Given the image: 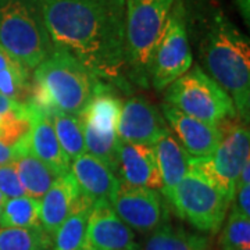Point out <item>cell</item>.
<instances>
[{"label": "cell", "instance_id": "cell-1", "mask_svg": "<svg viewBox=\"0 0 250 250\" xmlns=\"http://www.w3.org/2000/svg\"><path fill=\"white\" fill-rule=\"evenodd\" d=\"M56 47L71 53L99 80L121 85L125 64V0H43Z\"/></svg>", "mask_w": 250, "mask_h": 250}, {"label": "cell", "instance_id": "cell-2", "mask_svg": "<svg viewBox=\"0 0 250 250\" xmlns=\"http://www.w3.org/2000/svg\"><path fill=\"white\" fill-rule=\"evenodd\" d=\"M197 42L199 60L213 80L231 96L236 114L249 124L250 43L249 38L220 9L207 13Z\"/></svg>", "mask_w": 250, "mask_h": 250}, {"label": "cell", "instance_id": "cell-3", "mask_svg": "<svg viewBox=\"0 0 250 250\" xmlns=\"http://www.w3.org/2000/svg\"><path fill=\"white\" fill-rule=\"evenodd\" d=\"M0 47L36 68L53 52L43 0H0Z\"/></svg>", "mask_w": 250, "mask_h": 250}, {"label": "cell", "instance_id": "cell-4", "mask_svg": "<svg viewBox=\"0 0 250 250\" xmlns=\"http://www.w3.org/2000/svg\"><path fill=\"white\" fill-rule=\"evenodd\" d=\"M175 0H125V64L131 80L149 83L150 60Z\"/></svg>", "mask_w": 250, "mask_h": 250}, {"label": "cell", "instance_id": "cell-5", "mask_svg": "<svg viewBox=\"0 0 250 250\" xmlns=\"http://www.w3.org/2000/svg\"><path fill=\"white\" fill-rule=\"evenodd\" d=\"M32 78L45 88L57 110L72 116L82 114L100 82L71 53L56 46Z\"/></svg>", "mask_w": 250, "mask_h": 250}, {"label": "cell", "instance_id": "cell-6", "mask_svg": "<svg viewBox=\"0 0 250 250\" xmlns=\"http://www.w3.org/2000/svg\"><path fill=\"white\" fill-rule=\"evenodd\" d=\"M163 195L181 220L196 231L210 235L221 229L232 203L208 179L192 170Z\"/></svg>", "mask_w": 250, "mask_h": 250}, {"label": "cell", "instance_id": "cell-7", "mask_svg": "<svg viewBox=\"0 0 250 250\" xmlns=\"http://www.w3.org/2000/svg\"><path fill=\"white\" fill-rule=\"evenodd\" d=\"M218 128L221 139L213 154L203 157L190 156L189 170L208 179L232 202L239 174L249 160V124L235 117L218 124Z\"/></svg>", "mask_w": 250, "mask_h": 250}, {"label": "cell", "instance_id": "cell-8", "mask_svg": "<svg viewBox=\"0 0 250 250\" xmlns=\"http://www.w3.org/2000/svg\"><path fill=\"white\" fill-rule=\"evenodd\" d=\"M166 100L188 116L207 124H221L238 117L231 96L199 65L170 83Z\"/></svg>", "mask_w": 250, "mask_h": 250}, {"label": "cell", "instance_id": "cell-9", "mask_svg": "<svg viewBox=\"0 0 250 250\" xmlns=\"http://www.w3.org/2000/svg\"><path fill=\"white\" fill-rule=\"evenodd\" d=\"M193 56L188 35V11L182 0H175L167 22L153 50L149 83L164 90L192 67Z\"/></svg>", "mask_w": 250, "mask_h": 250}, {"label": "cell", "instance_id": "cell-10", "mask_svg": "<svg viewBox=\"0 0 250 250\" xmlns=\"http://www.w3.org/2000/svg\"><path fill=\"white\" fill-rule=\"evenodd\" d=\"M111 206L131 229L141 233H150L170 223V208L159 189L121 184Z\"/></svg>", "mask_w": 250, "mask_h": 250}, {"label": "cell", "instance_id": "cell-11", "mask_svg": "<svg viewBox=\"0 0 250 250\" xmlns=\"http://www.w3.org/2000/svg\"><path fill=\"white\" fill-rule=\"evenodd\" d=\"M167 129L166 118L147 99L131 98L123 104L117 126L120 141L153 146Z\"/></svg>", "mask_w": 250, "mask_h": 250}, {"label": "cell", "instance_id": "cell-12", "mask_svg": "<svg viewBox=\"0 0 250 250\" xmlns=\"http://www.w3.org/2000/svg\"><path fill=\"white\" fill-rule=\"evenodd\" d=\"M86 243L99 250H139L132 229L106 199L96 200L89 214Z\"/></svg>", "mask_w": 250, "mask_h": 250}, {"label": "cell", "instance_id": "cell-13", "mask_svg": "<svg viewBox=\"0 0 250 250\" xmlns=\"http://www.w3.org/2000/svg\"><path fill=\"white\" fill-rule=\"evenodd\" d=\"M163 117L168 121L172 131L177 134L181 145L190 156L203 157L213 154L221 139L218 125L207 124L195 117L182 113L170 103L161 104Z\"/></svg>", "mask_w": 250, "mask_h": 250}, {"label": "cell", "instance_id": "cell-14", "mask_svg": "<svg viewBox=\"0 0 250 250\" xmlns=\"http://www.w3.org/2000/svg\"><path fill=\"white\" fill-rule=\"evenodd\" d=\"M121 184L159 189L163 187L153 146L120 141L118 168Z\"/></svg>", "mask_w": 250, "mask_h": 250}, {"label": "cell", "instance_id": "cell-15", "mask_svg": "<svg viewBox=\"0 0 250 250\" xmlns=\"http://www.w3.org/2000/svg\"><path fill=\"white\" fill-rule=\"evenodd\" d=\"M71 174L82 195L96 202L106 199L110 203L116 197L121 181L106 163L89 153H82L71 163Z\"/></svg>", "mask_w": 250, "mask_h": 250}, {"label": "cell", "instance_id": "cell-16", "mask_svg": "<svg viewBox=\"0 0 250 250\" xmlns=\"http://www.w3.org/2000/svg\"><path fill=\"white\" fill-rule=\"evenodd\" d=\"M81 195L71 171L57 177L49 190L39 199V220L46 232L53 236L56 229L75 207Z\"/></svg>", "mask_w": 250, "mask_h": 250}, {"label": "cell", "instance_id": "cell-17", "mask_svg": "<svg viewBox=\"0 0 250 250\" xmlns=\"http://www.w3.org/2000/svg\"><path fill=\"white\" fill-rule=\"evenodd\" d=\"M25 103L31 117L29 143L32 153L57 175L68 172L71 168V160L62 150V145L54 132L52 121L43 113L34 107L29 102Z\"/></svg>", "mask_w": 250, "mask_h": 250}, {"label": "cell", "instance_id": "cell-18", "mask_svg": "<svg viewBox=\"0 0 250 250\" xmlns=\"http://www.w3.org/2000/svg\"><path fill=\"white\" fill-rule=\"evenodd\" d=\"M13 150L16 154L13 164L16 167L25 195L39 200L60 175H57L52 168H49L43 161L39 160L32 153L29 134L21 142H18L13 147Z\"/></svg>", "mask_w": 250, "mask_h": 250}, {"label": "cell", "instance_id": "cell-19", "mask_svg": "<svg viewBox=\"0 0 250 250\" xmlns=\"http://www.w3.org/2000/svg\"><path fill=\"white\" fill-rule=\"evenodd\" d=\"M157 166L160 170L163 187L160 192L174 188L189 172L190 154L185 150L179 141L168 128L153 145Z\"/></svg>", "mask_w": 250, "mask_h": 250}, {"label": "cell", "instance_id": "cell-20", "mask_svg": "<svg viewBox=\"0 0 250 250\" xmlns=\"http://www.w3.org/2000/svg\"><path fill=\"white\" fill-rule=\"evenodd\" d=\"M123 102L113 92L110 83L99 82L98 88L90 99L81 118L85 124L102 134L117 132Z\"/></svg>", "mask_w": 250, "mask_h": 250}, {"label": "cell", "instance_id": "cell-21", "mask_svg": "<svg viewBox=\"0 0 250 250\" xmlns=\"http://www.w3.org/2000/svg\"><path fill=\"white\" fill-rule=\"evenodd\" d=\"M93 203L95 202L89 197L81 195L71 213L60 224L52 236L53 250H82L88 245L86 232Z\"/></svg>", "mask_w": 250, "mask_h": 250}, {"label": "cell", "instance_id": "cell-22", "mask_svg": "<svg viewBox=\"0 0 250 250\" xmlns=\"http://www.w3.org/2000/svg\"><path fill=\"white\" fill-rule=\"evenodd\" d=\"M139 250H210V241L205 235L167 223L147 233Z\"/></svg>", "mask_w": 250, "mask_h": 250}, {"label": "cell", "instance_id": "cell-23", "mask_svg": "<svg viewBox=\"0 0 250 250\" xmlns=\"http://www.w3.org/2000/svg\"><path fill=\"white\" fill-rule=\"evenodd\" d=\"M32 85L29 68L0 47V93L17 103L27 102Z\"/></svg>", "mask_w": 250, "mask_h": 250}, {"label": "cell", "instance_id": "cell-24", "mask_svg": "<svg viewBox=\"0 0 250 250\" xmlns=\"http://www.w3.org/2000/svg\"><path fill=\"white\" fill-rule=\"evenodd\" d=\"M47 118L52 121L56 136L70 160L72 161L75 157L85 153L83 123L81 116H72L56 110Z\"/></svg>", "mask_w": 250, "mask_h": 250}, {"label": "cell", "instance_id": "cell-25", "mask_svg": "<svg viewBox=\"0 0 250 250\" xmlns=\"http://www.w3.org/2000/svg\"><path fill=\"white\" fill-rule=\"evenodd\" d=\"M1 228H32L41 227L39 200L27 195L18 197H6L1 213Z\"/></svg>", "mask_w": 250, "mask_h": 250}, {"label": "cell", "instance_id": "cell-26", "mask_svg": "<svg viewBox=\"0 0 250 250\" xmlns=\"http://www.w3.org/2000/svg\"><path fill=\"white\" fill-rule=\"evenodd\" d=\"M52 235L43 227L0 228V250H50Z\"/></svg>", "mask_w": 250, "mask_h": 250}, {"label": "cell", "instance_id": "cell-27", "mask_svg": "<svg viewBox=\"0 0 250 250\" xmlns=\"http://www.w3.org/2000/svg\"><path fill=\"white\" fill-rule=\"evenodd\" d=\"M31 131V117L27 103H18L14 108L0 116V142L14 147Z\"/></svg>", "mask_w": 250, "mask_h": 250}, {"label": "cell", "instance_id": "cell-28", "mask_svg": "<svg viewBox=\"0 0 250 250\" xmlns=\"http://www.w3.org/2000/svg\"><path fill=\"white\" fill-rule=\"evenodd\" d=\"M221 228V250L250 249V217L241 214L235 208H231L229 215L225 217Z\"/></svg>", "mask_w": 250, "mask_h": 250}, {"label": "cell", "instance_id": "cell-29", "mask_svg": "<svg viewBox=\"0 0 250 250\" xmlns=\"http://www.w3.org/2000/svg\"><path fill=\"white\" fill-rule=\"evenodd\" d=\"M0 193L4 195V197H18L25 195L13 161L0 164Z\"/></svg>", "mask_w": 250, "mask_h": 250}, {"label": "cell", "instance_id": "cell-30", "mask_svg": "<svg viewBox=\"0 0 250 250\" xmlns=\"http://www.w3.org/2000/svg\"><path fill=\"white\" fill-rule=\"evenodd\" d=\"M233 199H235V203L232 208L239 211L241 214L250 217V184L239 185L236 188Z\"/></svg>", "mask_w": 250, "mask_h": 250}, {"label": "cell", "instance_id": "cell-31", "mask_svg": "<svg viewBox=\"0 0 250 250\" xmlns=\"http://www.w3.org/2000/svg\"><path fill=\"white\" fill-rule=\"evenodd\" d=\"M233 4L236 6L238 11L241 13L243 21L246 22V25L250 24V0H232Z\"/></svg>", "mask_w": 250, "mask_h": 250}, {"label": "cell", "instance_id": "cell-32", "mask_svg": "<svg viewBox=\"0 0 250 250\" xmlns=\"http://www.w3.org/2000/svg\"><path fill=\"white\" fill-rule=\"evenodd\" d=\"M14 157H16L14 150L11 147H9V146H6V145H3V143L0 142V164L11 163V161L14 160Z\"/></svg>", "mask_w": 250, "mask_h": 250}, {"label": "cell", "instance_id": "cell-33", "mask_svg": "<svg viewBox=\"0 0 250 250\" xmlns=\"http://www.w3.org/2000/svg\"><path fill=\"white\" fill-rule=\"evenodd\" d=\"M17 104H18L17 102H14V100H11V99L6 98L4 95H1V93H0V116H3V114H4V113H7L9 110L14 108Z\"/></svg>", "mask_w": 250, "mask_h": 250}, {"label": "cell", "instance_id": "cell-34", "mask_svg": "<svg viewBox=\"0 0 250 250\" xmlns=\"http://www.w3.org/2000/svg\"><path fill=\"white\" fill-rule=\"evenodd\" d=\"M4 200H6L4 195H1V193H0V213H1V207H3V203H4Z\"/></svg>", "mask_w": 250, "mask_h": 250}, {"label": "cell", "instance_id": "cell-35", "mask_svg": "<svg viewBox=\"0 0 250 250\" xmlns=\"http://www.w3.org/2000/svg\"><path fill=\"white\" fill-rule=\"evenodd\" d=\"M82 250H99V249H96V248H92V246H89V245H86V246H85Z\"/></svg>", "mask_w": 250, "mask_h": 250}, {"label": "cell", "instance_id": "cell-36", "mask_svg": "<svg viewBox=\"0 0 250 250\" xmlns=\"http://www.w3.org/2000/svg\"><path fill=\"white\" fill-rule=\"evenodd\" d=\"M243 250H250V249H243Z\"/></svg>", "mask_w": 250, "mask_h": 250}]
</instances>
